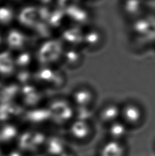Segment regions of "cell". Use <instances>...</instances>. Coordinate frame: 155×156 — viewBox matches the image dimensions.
Instances as JSON below:
<instances>
[{"instance_id":"6da1fadb","label":"cell","mask_w":155,"mask_h":156,"mask_svg":"<svg viewBox=\"0 0 155 156\" xmlns=\"http://www.w3.org/2000/svg\"><path fill=\"white\" fill-rule=\"evenodd\" d=\"M145 111L143 107L135 101H128L121 105L120 120L129 129H136L144 123Z\"/></svg>"},{"instance_id":"7a4b0ae2","label":"cell","mask_w":155,"mask_h":156,"mask_svg":"<svg viewBox=\"0 0 155 156\" xmlns=\"http://www.w3.org/2000/svg\"><path fill=\"white\" fill-rule=\"evenodd\" d=\"M69 136L74 142L78 143H86L94 136V126L89 120L78 119L70 124L68 128Z\"/></svg>"},{"instance_id":"3957f363","label":"cell","mask_w":155,"mask_h":156,"mask_svg":"<svg viewBox=\"0 0 155 156\" xmlns=\"http://www.w3.org/2000/svg\"><path fill=\"white\" fill-rule=\"evenodd\" d=\"M96 100L95 92L90 87H78L71 94V104L77 108H91Z\"/></svg>"},{"instance_id":"277c9868","label":"cell","mask_w":155,"mask_h":156,"mask_svg":"<svg viewBox=\"0 0 155 156\" xmlns=\"http://www.w3.org/2000/svg\"><path fill=\"white\" fill-rule=\"evenodd\" d=\"M120 111L121 105L109 102L100 108L97 118L100 124L103 125L105 127H108L109 125L120 120Z\"/></svg>"},{"instance_id":"5b68a950","label":"cell","mask_w":155,"mask_h":156,"mask_svg":"<svg viewBox=\"0 0 155 156\" xmlns=\"http://www.w3.org/2000/svg\"><path fill=\"white\" fill-rule=\"evenodd\" d=\"M129 148L126 142L107 140L100 146L97 156H128Z\"/></svg>"},{"instance_id":"8992f818","label":"cell","mask_w":155,"mask_h":156,"mask_svg":"<svg viewBox=\"0 0 155 156\" xmlns=\"http://www.w3.org/2000/svg\"><path fill=\"white\" fill-rule=\"evenodd\" d=\"M106 129H107L108 140L126 142V139L129 136V132L130 130L120 120L109 125L108 127H106Z\"/></svg>"},{"instance_id":"52a82bcc","label":"cell","mask_w":155,"mask_h":156,"mask_svg":"<svg viewBox=\"0 0 155 156\" xmlns=\"http://www.w3.org/2000/svg\"><path fill=\"white\" fill-rule=\"evenodd\" d=\"M61 156H77V155H76L73 152H71V151H69L67 149V150L65 151V152H64V153L62 154Z\"/></svg>"},{"instance_id":"ba28073f","label":"cell","mask_w":155,"mask_h":156,"mask_svg":"<svg viewBox=\"0 0 155 156\" xmlns=\"http://www.w3.org/2000/svg\"><path fill=\"white\" fill-rule=\"evenodd\" d=\"M2 43H5V41H4V37H2V36L1 34H0V46L2 44Z\"/></svg>"},{"instance_id":"9c48e42d","label":"cell","mask_w":155,"mask_h":156,"mask_svg":"<svg viewBox=\"0 0 155 156\" xmlns=\"http://www.w3.org/2000/svg\"><path fill=\"white\" fill-rule=\"evenodd\" d=\"M153 149H154V152H155V143H154V146H153Z\"/></svg>"}]
</instances>
